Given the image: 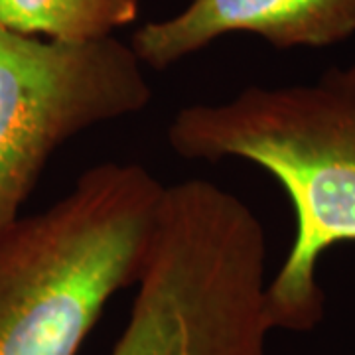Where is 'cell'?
I'll return each mask as SVG.
<instances>
[{
    "instance_id": "cell-1",
    "label": "cell",
    "mask_w": 355,
    "mask_h": 355,
    "mask_svg": "<svg viewBox=\"0 0 355 355\" xmlns=\"http://www.w3.org/2000/svg\"><path fill=\"white\" fill-rule=\"evenodd\" d=\"M166 140L186 160L239 158L277 178L296 233L266 282V312L272 330L316 328L324 316L318 261L355 243V62L310 83L249 85L225 101L182 107Z\"/></svg>"
},
{
    "instance_id": "cell-2",
    "label": "cell",
    "mask_w": 355,
    "mask_h": 355,
    "mask_svg": "<svg viewBox=\"0 0 355 355\" xmlns=\"http://www.w3.org/2000/svg\"><path fill=\"white\" fill-rule=\"evenodd\" d=\"M164 184L101 162L0 233V355H77L114 294L137 284Z\"/></svg>"
},
{
    "instance_id": "cell-3",
    "label": "cell",
    "mask_w": 355,
    "mask_h": 355,
    "mask_svg": "<svg viewBox=\"0 0 355 355\" xmlns=\"http://www.w3.org/2000/svg\"><path fill=\"white\" fill-rule=\"evenodd\" d=\"M266 233L209 180L166 186L111 355H266Z\"/></svg>"
},
{
    "instance_id": "cell-4",
    "label": "cell",
    "mask_w": 355,
    "mask_h": 355,
    "mask_svg": "<svg viewBox=\"0 0 355 355\" xmlns=\"http://www.w3.org/2000/svg\"><path fill=\"white\" fill-rule=\"evenodd\" d=\"M150 101L144 65L114 36L60 42L0 26V233L62 144Z\"/></svg>"
},
{
    "instance_id": "cell-5",
    "label": "cell",
    "mask_w": 355,
    "mask_h": 355,
    "mask_svg": "<svg viewBox=\"0 0 355 355\" xmlns=\"http://www.w3.org/2000/svg\"><path fill=\"white\" fill-rule=\"evenodd\" d=\"M247 32L280 50L326 48L355 34V0H191L135 30L140 64L164 71L225 34Z\"/></svg>"
},
{
    "instance_id": "cell-6",
    "label": "cell",
    "mask_w": 355,
    "mask_h": 355,
    "mask_svg": "<svg viewBox=\"0 0 355 355\" xmlns=\"http://www.w3.org/2000/svg\"><path fill=\"white\" fill-rule=\"evenodd\" d=\"M140 0H0V26L60 42H95L139 20Z\"/></svg>"
}]
</instances>
